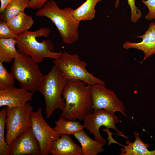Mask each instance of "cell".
I'll use <instances>...</instances> for the list:
<instances>
[{
	"mask_svg": "<svg viewBox=\"0 0 155 155\" xmlns=\"http://www.w3.org/2000/svg\"><path fill=\"white\" fill-rule=\"evenodd\" d=\"M90 86L81 80L68 81L62 94L65 106L60 117L82 121L92 112Z\"/></svg>",
	"mask_w": 155,
	"mask_h": 155,
	"instance_id": "obj_1",
	"label": "cell"
},
{
	"mask_svg": "<svg viewBox=\"0 0 155 155\" xmlns=\"http://www.w3.org/2000/svg\"><path fill=\"white\" fill-rule=\"evenodd\" d=\"M51 31L49 28L43 27L36 31L27 30L17 35L15 39L18 50L30 56L38 63L42 62L45 58L55 59L60 57L63 52L52 51L54 46L51 41L43 39L39 42L37 40L39 37H48Z\"/></svg>",
	"mask_w": 155,
	"mask_h": 155,
	"instance_id": "obj_2",
	"label": "cell"
},
{
	"mask_svg": "<svg viewBox=\"0 0 155 155\" xmlns=\"http://www.w3.org/2000/svg\"><path fill=\"white\" fill-rule=\"evenodd\" d=\"M73 10L68 7L61 9L55 1L51 0L38 9L35 15L50 20L58 29L63 42L71 44L79 39L78 29L80 23L73 17Z\"/></svg>",
	"mask_w": 155,
	"mask_h": 155,
	"instance_id": "obj_3",
	"label": "cell"
},
{
	"mask_svg": "<svg viewBox=\"0 0 155 155\" xmlns=\"http://www.w3.org/2000/svg\"><path fill=\"white\" fill-rule=\"evenodd\" d=\"M68 81L61 71L55 65L49 72L44 75L38 88V91L44 96L47 119L49 118L53 112L59 109L62 111L65 102L61 97Z\"/></svg>",
	"mask_w": 155,
	"mask_h": 155,
	"instance_id": "obj_4",
	"label": "cell"
},
{
	"mask_svg": "<svg viewBox=\"0 0 155 155\" xmlns=\"http://www.w3.org/2000/svg\"><path fill=\"white\" fill-rule=\"evenodd\" d=\"M37 64L30 56L18 50L11 69V73L21 88L34 93L38 91L44 75Z\"/></svg>",
	"mask_w": 155,
	"mask_h": 155,
	"instance_id": "obj_5",
	"label": "cell"
},
{
	"mask_svg": "<svg viewBox=\"0 0 155 155\" xmlns=\"http://www.w3.org/2000/svg\"><path fill=\"white\" fill-rule=\"evenodd\" d=\"M53 62L67 81L81 80L90 85L97 84L105 85L104 81L88 71L87 63L81 60L76 53L70 54L64 51L60 57Z\"/></svg>",
	"mask_w": 155,
	"mask_h": 155,
	"instance_id": "obj_6",
	"label": "cell"
},
{
	"mask_svg": "<svg viewBox=\"0 0 155 155\" xmlns=\"http://www.w3.org/2000/svg\"><path fill=\"white\" fill-rule=\"evenodd\" d=\"M6 107L5 138L6 142L10 146L18 137L31 128V114L33 108L28 102L21 106Z\"/></svg>",
	"mask_w": 155,
	"mask_h": 155,
	"instance_id": "obj_7",
	"label": "cell"
},
{
	"mask_svg": "<svg viewBox=\"0 0 155 155\" xmlns=\"http://www.w3.org/2000/svg\"><path fill=\"white\" fill-rule=\"evenodd\" d=\"M93 112L87 115L84 121V127L88 130L90 134H93L95 140L106 144V141L100 134L99 129L102 126H104L106 129H113L119 135L127 139L122 132L116 128V125L120 121L115 114V113L104 109H94Z\"/></svg>",
	"mask_w": 155,
	"mask_h": 155,
	"instance_id": "obj_8",
	"label": "cell"
},
{
	"mask_svg": "<svg viewBox=\"0 0 155 155\" xmlns=\"http://www.w3.org/2000/svg\"><path fill=\"white\" fill-rule=\"evenodd\" d=\"M90 91L93 109H104L114 113L119 112L124 116L127 117L123 103L113 91L107 88L105 85L97 84L91 85Z\"/></svg>",
	"mask_w": 155,
	"mask_h": 155,
	"instance_id": "obj_9",
	"label": "cell"
},
{
	"mask_svg": "<svg viewBox=\"0 0 155 155\" xmlns=\"http://www.w3.org/2000/svg\"><path fill=\"white\" fill-rule=\"evenodd\" d=\"M31 128L39 142L41 149V155H48L49 150L53 141L60 135L54 128L51 127L44 120L40 107L31 114Z\"/></svg>",
	"mask_w": 155,
	"mask_h": 155,
	"instance_id": "obj_10",
	"label": "cell"
},
{
	"mask_svg": "<svg viewBox=\"0 0 155 155\" xmlns=\"http://www.w3.org/2000/svg\"><path fill=\"white\" fill-rule=\"evenodd\" d=\"M10 147L9 155H41L39 144L31 128L18 137Z\"/></svg>",
	"mask_w": 155,
	"mask_h": 155,
	"instance_id": "obj_11",
	"label": "cell"
},
{
	"mask_svg": "<svg viewBox=\"0 0 155 155\" xmlns=\"http://www.w3.org/2000/svg\"><path fill=\"white\" fill-rule=\"evenodd\" d=\"M34 93L14 86L0 90V107L9 108L22 106L33 99Z\"/></svg>",
	"mask_w": 155,
	"mask_h": 155,
	"instance_id": "obj_12",
	"label": "cell"
},
{
	"mask_svg": "<svg viewBox=\"0 0 155 155\" xmlns=\"http://www.w3.org/2000/svg\"><path fill=\"white\" fill-rule=\"evenodd\" d=\"M135 36L142 38V41L135 43L126 41L123 44V47L126 49L133 48L142 51L144 55L142 63L155 54V23L153 22L150 23L148 30L143 35Z\"/></svg>",
	"mask_w": 155,
	"mask_h": 155,
	"instance_id": "obj_13",
	"label": "cell"
},
{
	"mask_svg": "<svg viewBox=\"0 0 155 155\" xmlns=\"http://www.w3.org/2000/svg\"><path fill=\"white\" fill-rule=\"evenodd\" d=\"M49 152L53 155H82L81 146L75 143L69 135L64 134L53 141Z\"/></svg>",
	"mask_w": 155,
	"mask_h": 155,
	"instance_id": "obj_14",
	"label": "cell"
},
{
	"mask_svg": "<svg viewBox=\"0 0 155 155\" xmlns=\"http://www.w3.org/2000/svg\"><path fill=\"white\" fill-rule=\"evenodd\" d=\"M133 134L135 137L134 142L126 140L125 146H123L121 149V155H155V149L150 151L148 148L149 145L144 143L139 137L138 132L135 131Z\"/></svg>",
	"mask_w": 155,
	"mask_h": 155,
	"instance_id": "obj_15",
	"label": "cell"
},
{
	"mask_svg": "<svg viewBox=\"0 0 155 155\" xmlns=\"http://www.w3.org/2000/svg\"><path fill=\"white\" fill-rule=\"evenodd\" d=\"M81 145L82 155H97L103 152L104 145L102 143L91 138L82 130L74 135Z\"/></svg>",
	"mask_w": 155,
	"mask_h": 155,
	"instance_id": "obj_16",
	"label": "cell"
},
{
	"mask_svg": "<svg viewBox=\"0 0 155 155\" xmlns=\"http://www.w3.org/2000/svg\"><path fill=\"white\" fill-rule=\"evenodd\" d=\"M7 24L17 35L28 30L34 24V22L32 16L22 12L9 20Z\"/></svg>",
	"mask_w": 155,
	"mask_h": 155,
	"instance_id": "obj_17",
	"label": "cell"
},
{
	"mask_svg": "<svg viewBox=\"0 0 155 155\" xmlns=\"http://www.w3.org/2000/svg\"><path fill=\"white\" fill-rule=\"evenodd\" d=\"M103 0H86L81 6L73 10L72 15L77 21L91 20L95 16V7L97 3Z\"/></svg>",
	"mask_w": 155,
	"mask_h": 155,
	"instance_id": "obj_18",
	"label": "cell"
},
{
	"mask_svg": "<svg viewBox=\"0 0 155 155\" xmlns=\"http://www.w3.org/2000/svg\"><path fill=\"white\" fill-rule=\"evenodd\" d=\"M15 38H0V62L9 63L14 59L18 53Z\"/></svg>",
	"mask_w": 155,
	"mask_h": 155,
	"instance_id": "obj_19",
	"label": "cell"
},
{
	"mask_svg": "<svg viewBox=\"0 0 155 155\" xmlns=\"http://www.w3.org/2000/svg\"><path fill=\"white\" fill-rule=\"evenodd\" d=\"M30 0H12L1 13L0 19L7 22L9 20L21 13L24 12L28 8Z\"/></svg>",
	"mask_w": 155,
	"mask_h": 155,
	"instance_id": "obj_20",
	"label": "cell"
},
{
	"mask_svg": "<svg viewBox=\"0 0 155 155\" xmlns=\"http://www.w3.org/2000/svg\"><path fill=\"white\" fill-rule=\"evenodd\" d=\"M55 126L54 127L59 134L68 135H73L83 130L84 128L80 123L76 121L67 119L60 117L55 121Z\"/></svg>",
	"mask_w": 155,
	"mask_h": 155,
	"instance_id": "obj_21",
	"label": "cell"
},
{
	"mask_svg": "<svg viewBox=\"0 0 155 155\" xmlns=\"http://www.w3.org/2000/svg\"><path fill=\"white\" fill-rule=\"evenodd\" d=\"M7 108L3 107L0 111V155H9L10 147L6 142L5 137V129Z\"/></svg>",
	"mask_w": 155,
	"mask_h": 155,
	"instance_id": "obj_22",
	"label": "cell"
},
{
	"mask_svg": "<svg viewBox=\"0 0 155 155\" xmlns=\"http://www.w3.org/2000/svg\"><path fill=\"white\" fill-rule=\"evenodd\" d=\"M0 62V90L14 86L15 79L11 73L7 71Z\"/></svg>",
	"mask_w": 155,
	"mask_h": 155,
	"instance_id": "obj_23",
	"label": "cell"
},
{
	"mask_svg": "<svg viewBox=\"0 0 155 155\" xmlns=\"http://www.w3.org/2000/svg\"><path fill=\"white\" fill-rule=\"evenodd\" d=\"M17 35L11 29L6 22L0 20V38H15Z\"/></svg>",
	"mask_w": 155,
	"mask_h": 155,
	"instance_id": "obj_24",
	"label": "cell"
},
{
	"mask_svg": "<svg viewBox=\"0 0 155 155\" xmlns=\"http://www.w3.org/2000/svg\"><path fill=\"white\" fill-rule=\"evenodd\" d=\"M131 10V20L133 23H136L142 17L140 10L136 6L135 0H127Z\"/></svg>",
	"mask_w": 155,
	"mask_h": 155,
	"instance_id": "obj_25",
	"label": "cell"
},
{
	"mask_svg": "<svg viewBox=\"0 0 155 155\" xmlns=\"http://www.w3.org/2000/svg\"><path fill=\"white\" fill-rule=\"evenodd\" d=\"M148 7L149 12L145 17L148 20L155 19V0H141Z\"/></svg>",
	"mask_w": 155,
	"mask_h": 155,
	"instance_id": "obj_26",
	"label": "cell"
},
{
	"mask_svg": "<svg viewBox=\"0 0 155 155\" xmlns=\"http://www.w3.org/2000/svg\"><path fill=\"white\" fill-rule=\"evenodd\" d=\"M48 0H30L28 8L39 9L41 8Z\"/></svg>",
	"mask_w": 155,
	"mask_h": 155,
	"instance_id": "obj_27",
	"label": "cell"
},
{
	"mask_svg": "<svg viewBox=\"0 0 155 155\" xmlns=\"http://www.w3.org/2000/svg\"><path fill=\"white\" fill-rule=\"evenodd\" d=\"M12 0H0L1 6L0 7V13L3 12L8 5Z\"/></svg>",
	"mask_w": 155,
	"mask_h": 155,
	"instance_id": "obj_28",
	"label": "cell"
},
{
	"mask_svg": "<svg viewBox=\"0 0 155 155\" xmlns=\"http://www.w3.org/2000/svg\"><path fill=\"white\" fill-rule=\"evenodd\" d=\"M119 0H116V2L115 5V8H117L119 6Z\"/></svg>",
	"mask_w": 155,
	"mask_h": 155,
	"instance_id": "obj_29",
	"label": "cell"
}]
</instances>
